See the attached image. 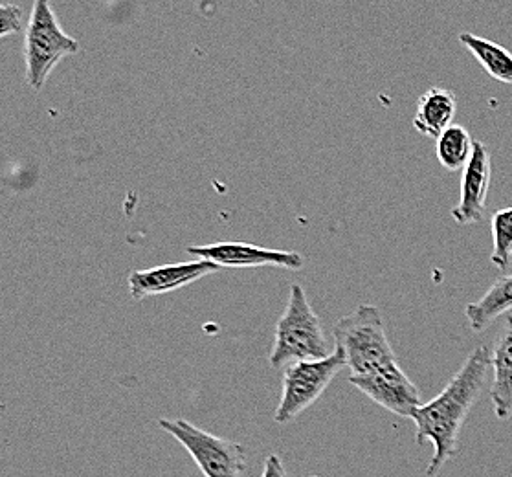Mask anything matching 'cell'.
<instances>
[{
	"label": "cell",
	"instance_id": "1",
	"mask_svg": "<svg viewBox=\"0 0 512 477\" xmlns=\"http://www.w3.org/2000/svg\"><path fill=\"white\" fill-rule=\"evenodd\" d=\"M490 367L492 356L489 347L478 345L445 389L435 399L421 404L413 413L417 443H432L434 446V455L426 468V476H437L457 454L459 435L470 411L483 393Z\"/></svg>",
	"mask_w": 512,
	"mask_h": 477
},
{
	"label": "cell",
	"instance_id": "2",
	"mask_svg": "<svg viewBox=\"0 0 512 477\" xmlns=\"http://www.w3.org/2000/svg\"><path fill=\"white\" fill-rule=\"evenodd\" d=\"M331 355L322 320L312 309L305 290L298 283L290 287L289 301L281 314L268 362L274 369L301 360Z\"/></svg>",
	"mask_w": 512,
	"mask_h": 477
},
{
	"label": "cell",
	"instance_id": "3",
	"mask_svg": "<svg viewBox=\"0 0 512 477\" xmlns=\"http://www.w3.org/2000/svg\"><path fill=\"white\" fill-rule=\"evenodd\" d=\"M333 334L336 349L346 358L351 375L369 373L397 360L377 305H358L355 311L336 322Z\"/></svg>",
	"mask_w": 512,
	"mask_h": 477
},
{
	"label": "cell",
	"instance_id": "4",
	"mask_svg": "<svg viewBox=\"0 0 512 477\" xmlns=\"http://www.w3.org/2000/svg\"><path fill=\"white\" fill-rule=\"evenodd\" d=\"M79 43L61 28L50 0H34L24 28V67L30 89L41 90L52 70L65 59L76 56Z\"/></svg>",
	"mask_w": 512,
	"mask_h": 477
},
{
	"label": "cell",
	"instance_id": "5",
	"mask_svg": "<svg viewBox=\"0 0 512 477\" xmlns=\"http://www.w3.org/2000/svg\"><path fill=\"white\" fill-rule=\"evenodd\" d=\"M346 366V358L334 347L333 353L316 360L292 362L281 380V399L274 413L276 424H289L309 410L336 375Z\"/></svg>",
	"mask_w": 512,
	"mask_h": 477
},
{
	"label": "cell",
	"instance_id": "6",
	"mask_svg": "<svg viewBox=\"0 0 512 477\" xmlns=\"http://www.w3.org/2000/svg\"><path fill=\"white\" fill-rule=\"evenodd\" d=\"M160 428L179 441L204 477H243L246 470V448L241 443L204 432L184 419H160Z\"/></svg>",
	"mask_w": 512,
	"mask_h": 477
},
{
	"label": "cell",
	"instance_id": "7",
	"mask_svg": "<svg viewBox=\"0 0 512 477\" xmlns=\"http://www.w3.org/2000/svg\"><path fill=\"white\" fill-rule=\"evenodd\" d=\"M349 382L384 410L391 411L393 415L399 417L412 419L415 410L423 404L421 389L417 388L410 377L402 371L397 360L377 367L369 373L351 375Z\"/></svg>",
	"mask_w": 512,
	"mask_h": 477
},
{
	"label": "cell",
	"instance_id": "8",
	"mask_svg": "<svg viewBox=\"0 0 512 477\" xmlns=\"http://www.w3.org/2000/svg\"><path fill=\"white\" fill-rule=\"evenodd\" d=\"M186 252L193 257L212 261L221 268H285L301 270L305 259L298 252L274 250L248 243H215L206 246H188Z\"/></svg>",
	"mask_w": 512,
	"mask_h": 477
},
{
	"label": "cell",
	"instance_id": "9",
	"mask_svg": "<svg viewBox=\"0 0 512 477\" xmlns=\"http://www.w3.org/2000/svg\"><path fill=\"white\" fill-rule=\"evenodd\" d=\"M490 178H492V160L489 149L481 142H474V153L463 169L459 200L452 208V219L461 226L478 224L487 208Z\"/></svg>",
	"mask_w": 512,
	"mask_h": 477
},
{
	"label": "cell",
	"instance_id": "10",
	"mask_svg": "<svg viewBox=\"0 0 512 477\" xmlns=\"http://www.w3.org/2000/svg\"><path fill=\"white\" fill-rule=\"evenodd\" d=\"M221 267L212 261L199 259L190 263L164 265V267L134 270L129 276V290L133 300H144L151 296H160L173 290L184 289L204 276L219 272Z\"/></svg>",
	"mask_w": 512,
	"mask_h": 477
},
{
	"label": "cell",
	"instance_id": "11",
	"mask_svg": "<svg viewBox=\"0 0 512 477\" xmlns=\"http://www.w3.org/2000/svg\"><path fill=\"white\" fill-rule=\"evenodd\" d=\"M490 356L494 371L489 391L492 408L500 421H507L512 417V314H507L505 329Z\"/></svg>",
	"mask_w": 512,
	"mask_h": 477
},
{
	"label": "cell",
	"instance_id": "12",
	"mask_svg": "<svg viewBox=\"0 0 512 477\" xmlns=\"http://www.w3.org/2000/svg\"><path fill=\"white\" fill-rule=\"evenodd\" d=\"M456 112V92L445 87H432L417 101L413 127L417 133L437 140L454 123Z\"/></svg>",
	"mask_w": 512,
	"mask_h": 477
},
{
	"label": "cell",
	"instance_id": "13",
	"mask_svg": "<svg viewBox=\"0 0 512 477\" xmlns=\"http://www.w3.org/2000/svg\"><path fill=\"white\" fill-rule=\"evenodd\" d=\"M512 311V274L496 279L489 290L465 309L468 325L474 333L487 331L492 323L500 320L503 314Z\"/></svg>",
	"mask_w": 512,
	"mask_h": 477
},
{
	"label": "cell",
	"instance_id": "14",
	"mask_svg": "<svg viewBox=\"0 0 512 477\" xmlns=\"http://www.w3.org/2000/svg\"><path fill=\"white\" fill-rule=\"evenodd\" d=\"M459 43L478 59L490 78L512 85V54L507 48L470 32L459 35Z\"/></svg>",
	"mask_w": 512,
	"mask_h": 477
},
{
	"label": "cell",
	"instance_id": "15",
	"mask_svg": "<svg viewBox=\"0 0 512 477\" xmlns=\"http://www.w3.org/2000/svg\"><path fill=\"white\" fill-rule=\"evenodd\" d=\"M435 153L439 158V164L448 171H459L465 169L474 153V140L463 125L452 123L437 138Z\"/></svg>",
	"mask_w": 512,
	"mask_h": 477
},
{
	"label": "cell",
	"instance_id": "16",
	"mask_svg": "<svg viewBox=\"0 0 512 477\" xmlns=\"http://www.w3.org/2000/svg\"><path fill=\"white\" fill-rule=\"evenodd\" d=\"M492 252L490 263L498 270H505L512 259V206L501 208L492 215Z\"/></svg>",
	"mask_w": 512,
	"mask_h": 477
},
{
	"label": "cell",
	"instance_id": "17",
	"mask_svg": "<svg viewBox=\"0 0 512 477\" xmlns=\"http://www.w3.org/2000/svg\"><path fill=\"white\" fill-rule=\"evenodd\" d=\"M24 28V12L17 4H0V39L21 34Z\"/></svg>",
	"mask_w": 512,
	"mask_h": 477
},
{
	"label": "cell",
	"instance_id": "18",
	"mask_svg": "<svg viewBox=\"0 0 512 477\" xmlns=\"http://www.w3.org/2000/svg\"><path fill=\"white\" fill-rule=\"evenodd\" d=\"M261 477H287L285 466L281 463L279 455L270 454L265 459V466H263V476Z\"/></svg>",
	"mask_w": 512,
	"mask_h": 477
},
{
	"label": "cell",
	"instance_id": "19",
	"mask_svg": "<svg viewBox=\"0 0 512 477\" xmlns=\"http://www.w3.org/2000/svg\"><path fill=\"white\" fill-rule=\"evenodd\" d=\"M312 477H316V476H312Z\"/></svg>",
	"mask_w": 512,
	"mask_h": 477
}]
</instances>
